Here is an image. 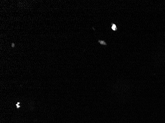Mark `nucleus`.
I'll list each match as a JSON object with an SVG mask.
<instances>
[{
	"instance_id": "1",
	"label": "nucleus",
	"mask_w": 165,
	"mask_h": 123,
	"mask_svg": "<svg viewBox=\"0 0 165 123\" xmlns=\"http://www.w3.org/2000/svg\"><path fill=\"white\" fill-rule=\"evenodd\" d=\"M111 29L114 31H117L118 30L117 27L115 24H114L113 23H111Z\"/></svg>"
},
{
	"instance_id": "2",
	"label": "nucleus",
	"mask_w": 165,
	"mask_h": 123,
	"mask_svg": "<svg viewBox=\"0 0 165 123\" xmlns=\"http://www.w3.org/2000/svg\"><path fill=\"white\" fill-rule=\"evenodd\" d=\"M98 42L101 45H107V43H106L104 40H99Z\"/></svg>"
},
{
	"instance_id": "3",
	"label": "nucleus",
	"mask_w": 165,
	"mask_h": 123,
	"mask_svg": "<svg viewBox=\"0 0 165 123\" xmlns=\"http://www.w3.org/2000/svg\"><path fill=\"white\" fill-rule=\"evenodd\" d=\"M19 104H20V102H17V104H16V107H17V108H18L20 107V105H19Z\"/></svg>"
},
{
	"instance_id": "4",
	"label": "nucleus",
	"mask_w": 165,
	"mask_h": 123,
	"mask_svg": "<svg viewBox=\"0 0 165 123\" xmlns=\"http://www.w3.org/2000/svg\"><path fill=\"white\" fill-rule=\"evenodd\" d=\"M12 48H14V47H15V44H14V43H12Z\"/></svg>"
}]
</instances>
